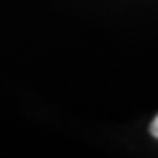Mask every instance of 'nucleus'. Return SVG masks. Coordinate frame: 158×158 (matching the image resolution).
Segmentation results:
<instances>
[{
	"label": "nucleus",
	"instance_id": "f257e3e1",
	"mask_svg": "<svg viewBox=\"0 0 158 158\" xmlns=\"http://www.w3.org/2000/svg\"><path fill=\"white\" fill-rule=\"evenodd\" d=\"M149 133L152 135L154 139H158V114L154 116V120L151 122V126H149Z\"/></svg>",
	"mask_w": 158,
	"mask_h": 158
}]
</instances>
